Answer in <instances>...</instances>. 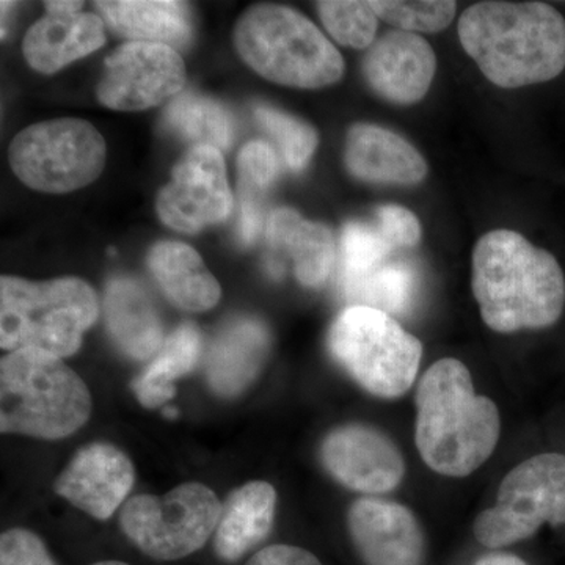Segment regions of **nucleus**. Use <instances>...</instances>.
Returning <instances> with one entry per match:
<instances>
[{
	"label": "nucleus",
	"mask_w": 565,
	"mask_h": 565,
	"mask_svg": "<svg viewBox=\"0 0 565 565\" xmlns=\"http://www.w3.org/2000/svg\"><path fill=\"white\" fill-rule=\"evenodd\" d=\"M471 289L493 332L548 329L564 313L563 267L512 230H493L476 243Z\"/></svg>",
	"instance_id": "f257e3e1"
},
{
	"label": "nucleus",
	"mask_w": 565,
	"mask_h": 565,
	"mask_svg": "<svg viewBox=\"0 0 565 565\" xmlns=\"http://www.w3.org/2000/svg\"><path fill=\"white\" fill-rule=\"evenodd\" d=\"M459 40L497 87L542 84L565 70V20L545 2L475 3L460 17Z\"/></svg>",
	"instance_id": "f03ea898"
},
{
	"label": "nucleus",
	"mask_w": 565,
	"mask_h": 565,
	"mask_svg": "<svg viewBox=\"0 0 565 565\" xmlns=\"http://www.w3.org/2000/svg\"><path fill=\"white\" fill-rule=\"evenodd\" d=\"M415 404L416 448L435 473L465 478L493 455L500 412L492 399L475 392L470 371L460 360L435 362L419 381Z\"/></svg>",
	"instance_id": "7ed1b4c3"
},
{
	"label": "nucleus",
	"mask_w": 565,
	"mask_h": 565,
	"mask_svg": "<svg viewBox=\"0 0 565 565\" xmlns=\"http://www.w3.org/2000/svg\"><path fill=\"white\" fill-rule=\"evenodd\" d=\"M92 414V394L58 356L20 349L0 362V429L44 440L70 437Z\"/></svg>",
	"instance_id": "20e7f679"
},
{
	"label": "nucleus",
	"mask_w": 565,
	"mask_h": 565,
	"mask_svg": "<svg viewBox=\"0 0 565 565\" xmlns=\"http://www.w3.org/2000/svg\"><path fill=\"white\" fill-rule=\"evenodd\" d=\"M234 44L264 79L286 87L316 90L337 84L344 74L340 51L291 7H252L237 21Z\"/></svg>",
	"instance_id": "39448f33"
},
{
	"label": "nucleus",
	"mask_w": 565,
	"mask_h": 565,
	"mask_svg": "<svg viewBox=\"0 0 565 565\" xmlns=\"http://www.w3.org/2000/svg\"><path fill=\"white\" fill-rule=\"evenodd\" d=\"M98 313L96 292L79 278L36 282L3 275L0 280V344L7 351L73 355Z\"/></svg>",
	"instance_id": "423d86ee"
},
{
	"label": "nucleus",
	"mask_w": 565,
	"mask_h": 565,
	"mask_svg": "<svg viewBox=\"0 0 565 565\" xmlns=\"http://www.w3.org/2000/svg\"><path fill=\"white\" fill-rule=\"evenodd\" d=\"M329 351L367 393L394 399L415 384L423 344L385 311L352 305L330 327Z\"/></svg>",
	"instance_id": "0eeeda50"
},
{
	"label": "nucleus",
	"mask_w": 565,
	"mask_h": 565,
	"mask_svg": "<svg viewBox=\"0 0 565 565\" xmlns=\"http://www.w3.org/2000/svg\"><path fill=\"white\" fill-rule=\"evenodd\" d=\"M14 174L35 191L66 193L98 180L106 166V141L88 121L61 118L36 122L11 141Z\"/></svg>",
	"instance_id": "6e6552de"
},
{
	"label": "nucleus",
	"mask_w": 565,
	"mask_h": 565,
	"mask_svg": "<svg viewBox=\"0 0 565 565\" xmlns=\"http://www.w3.org/2000/svg\"><path fill=\"white\" fill-rule=\"evenodd\" d=\"M544 525H565V456L530 457L505 475L497 504L476 516L473 533L487 548L533 537Z\"/></svg>",
	"instance_id": "1a4fd4ad"
},
{
	"label": "nucleus",
	"mask_w": 565,
	"mask_h": 565,
	"mask_svg": "<svg viewBox=\"0 0 565 565\" xmlns=\"http://www.w3.org/2000/svg\"><path fill=\"white\" fill-rule=\"evenodd\" d=\"M222 504L210 487L188 482L163 497L137 494L121 509L122 531L145 555L177 561L199 552L215 533Z\"/></svg>",
	"instance_id": "9d476101"
},
{
	"label": "nucleus",
	"mask_w": 565,
	"mask_h": 565,
	"mask_svg": "<svg viewBox=\"0 0 565 565\" xmlns=\"http://www.w3.org/2000/svg\"><path fill=\"white\" fill-rule=\"evenodd\" d=\"M184 82L185 65L177 50L129 41L107 57L96 95L109 109L145 110L172 98Z\"/></svg>",
	"instance_id": "9b49d317"
},
{
	"label": "nucleus",
	"mask_w": 565,
	"mask_h": 565,
	"mask_svg": "<svg viewBox=\"0 0 565 565\" xmlns=\"http://www.w3.org/2000/svg\"><path fill=\"white\" fill-rule=\"evenodd\" d=\"M232 204L221 150L199 145L174 166L172 181L159 192L158 214L170 228L196 233L226 221Z\"/></svg>",
	"instance_id": "f8f14e48"
},
{
	"label": "nucleus",
	"mask_w": 565,
	"mask_h": 565,
	"mask_svg": "<svg viewBox=\"0 0 565 565\" xmlns=\"http://www.w3.org/2000/svg\"><path fill=\"white\" fill-rule=\"evenodd\" d=\"M321 460L326 470L353 492H392L405 475L399 448L388 435L366 424H345L327 435Z\"/></svg>",
	"instance_id": "ddd939ff"
},
{
	"label": "nucleus",
	"mask_w": 565,
	"mask_h": 565,
	"mask_svg": "<svg viewBox=\"0 0 565 565\" xmlns=\"http://www.w3.org/2000/svg\"><path fill=\"white\" fill-rule=\"evenodd\" d=\"M348 527L364 565H424L426 539L411 509L362 498L351 505Z\"/></svg>",
	"instance_id": "4468645a"
},
{
	"label": "nucleus",
	"mask_w": 565,
	"mask_h": 565,
	"mask_svg": "<svg viewBox=\"0 0 565 565\" xmlns=\"http://www.w3.org/2000/svg\"><path fill=\"white\" fill-rule=\"evenodd\" d=\"M364 81L375 95L397 106L423 102L437 71L430 44L418 33L390 31L366 50Z\"/></svg>",
	"instance_id": "2eb2a0df"
},
{
	"label": "nucleus",
	"mask_w": 565,
	"mask_h": 565,
	"mask_svg": "<svg viewBox=\"0 0 565 565\" xmlns=\"http://www.w3.org/2000/svg\"><path fill=\"white\" fill-rule=\"evenodd\" d=\"M128 456L109 444H90L74 455L55 481V492L98 520L110 519L132 490Z\"/></svg>",
	"instance_id": "dca6fc26"
},
{
	"label": "nucleus",
	"mask_w": 565,
	"mask_h": 565,
	"mask_svg": "<svg viewBox=\"0 0 565 565\" xmlns=\"http://www.w3.org/2000/svg\"><path fill=\"white\" fill-rule=\"evenodd\" d=\"M344 163L353 178L371 184L416 185L429 172L426 159L411 141L371 122H356L349 129Z\"/></svg>",
	"instance_id": "f3484780"
},
{
	"label": "nucleus",
	"mask_w": 565,
	"mask_h": 565,
	"mask_svg": "<svg viewBox=\"0 0 565 565\" xmlns=\"http://www.w3.org/2000/svg\"><path fill=\"white\" fill-rule=\"evenodd\" d=\"M46 11V17L32 25L22 44L25 61L33 70L44 74L57 73L106 43L104 22L96 14Z\"/></svg>",
	"instance_id": "a211bd4d"
},
{
	"label": "nucleus",
	"mask_w": 565,
	"mask_h": 565,
	"mask_svg": "<svg viewBox=\"0 0 565 565\" xmlns=\"http://www.w3.org/2000/svg\"><path fill=\"white\" fill-rule=\"evenodd\" d=\"M270 351V333L256 319H236L215 338L206 356V377L221 396L243 393L262 373Z\"/></svg>",
	"instance_id": "6ab92c4d"
},
{
	"label": "nucleus",
	"mask_w": 565,
	"mask_h": 565,
	"mask_svg": "<svg viewBox=\"0 0 565 565\" xmlns=\"http://www.w3.org/2000/svg\"><path fill=\"white\" fill-rule=\"evenodd\" d=\"M106 322L115 343L126 355L148 360L166 340L150 294L131 278H115L106 289Z\"/></svg>",
	"instance_id": "aec40b11"
},
{
	"label": "nucleus",
	"mask_w": 565,
	"mask_h": 565,
	"mask_svg": "<svg viewBox=\"0 0 565 565\" xmlns=\"http://www.w3.org/2000/svg\"><path fill=\"white\" fill-rule=\"evenodd\" d=\"M277 492L269 482L252 481L233 490L222 505L215 530V552L237 561L267 537L274 525Z\"/></svg>",
	"instance_id": "412c9836"
},
{
	"label": "nucleus",
	"mask_w": 565,
	"mask_h": 565,
	"mask_svg": "<svg viewBox=\"0 0 565 565\" xmlns=\"http://www.w3.org/2000/svg\"><path fill=\"white\" fill-rule=\"evenodd\" d=\"M111 31L122 39L161 43L182 50L192 40L191 17L185 3L170 0H106L96 2Z\"/></svg>",
	"instance_id": "4be33fe9"
},
{
	"label": "nucleus",
	"mask_w": 565,
	"mask_h": 565,
	"mask_svg": "<svg viewBox=\"0 0 565 565\" xmlns=\"http://www.w3.org/2000/svg\"><path fill=\"white\" fill-rule=\"evenodd\" d=\"M148 266L162 291L181 310L202 313L221 300V285L188 244H156L148 255Z\"/></svg>",
	"instance_id": "5701e85b"
},
{
	"label": "nucleus",
	"mask_w": 565,
	"mask_h": 565,
	"mask_svg": "<svg viewBox=\"0 0 565 565\" xmlns=\"http://www.w3.org/2000/svg\"><path fill=\"white\" fill-rule=\"evenodd\" d=\"M267 241L291 256L297 280L307 288H319L332 273L333 236L322 223L305 221L296 211L282 207L270 214Z\"/></svg>",
	"instance_id": "b1692460"
},
{
	"label": "nucleus",
	"mask_w": 565,
	"mask_h": 565,
	"mask_svg": "<svg viewBox=\"0 0 565 565\" xmlns=\"http://www.w3.org/2000/svg\"><path fill=\"white\" fill-rule=\"evenodd\" d=\"M202 338L192 323H184L163 343L161 351L139 377L134 379L131 388L137 399L147 408H158L174 396L173 382L188 375L199 362Z\"/></svg>",
	"instance_id": "393cba45"
},
{
	"label": "nucleus",
	"mask_w": 565,
	"mask_h": 565,
	"mask_svg": "<svg viewBox=\"0 0 565 565\" xmlns=\"http://www.w3.org/2000/svg\"><path fill=\"white\" fill-rule=\"evenodd\" d=\"M163 126L195 147L226 150L233 140L232 120L221 104L195 93L178 96L163 114Z\"/></svg>",
	"instance_id": "a878e982"
},
{
	"label": "nucleus",
	"mask_w": 565,
	"mask_h": 565,
	"mask_svg": "<svg viewBox=\"0 0 565 565\" xmlns=\"http://www.w3.org/2000/svg\"><path fill=\"white\" fill-rule=\"evenodd\" d=\"M341 285L352 302L377 308L388 315L403 313L414 297L415 277L411 267L390 264L362 277L348 278Z\"/></svg>",
	"instance_id": "bb28decb"
},
{
	"label": "nucleus",
	"mask_w": 565,
	"mask_h": 565,
	"mask_svg": "<svg viewBox=\"0 0 565 565\" xmlns=\"http://www.w3.org/2000/svg\"><path fill=\"white\" fill-rule=\"evenodd\" d=\"M316 6L323 28L334 41L353 50H370L373 46L379 18L370 0H322Z\"/></svg>",
	"instance_id": "cd10ccee"
},
{
	"label": "nucleus",
	"mask_w": 565,
	"mask_h": 565,
	"mask_svg": "<svg viewBox=\"0 0 565 565\" xmlns=\"http://www.w3.org/2000/svg\"><path fill=\"white\" fill-rule=\"evenodd\" d=\"M379 20L403 32L437 33L455 20L452 0H370Z\"/></svg>",
	"instance_id": "c85d7f7f"
},
{
	"label": "nucleus",
	"mask_w": 565,
	"mask_h": 565,
	"mask_svg": "<svg viewBox=\"0 0 565 565\" xmlns=\"http://www.w3.org/2000/svg\"><path fill=\"white\" fill-rule=\"evenodd\" d=\"M255 115L263 128L280 145L286 166L294 172L303 170L318 148V132L308 122L274 107L258 106Z\"/></svg>",
	"instance_id": "c756f323"
},
{
	"label": "nucleus",
	"mask_w": 565,
	"mask_h": 565,
	"mask_svg": "<svg viewBox=\"0 0 565 565\" xmlns=\"http://www.w3.org/2000/svg\"><path fill=\"white\" fill-rule=\"evenodd\" d=\"M343 280L362 277L384 266L393 247L386 243L381 232L366 223L351 222L344 226L343 236Z\"/></svg>",
	"instance_id": "7c9ffc66"
},
{
	"label": "nucleus",
	"mask_w": 565,
	"mask_h": 565,
	"mask_svg": "<svg viewBox=\"0 0 565 565\" xmlns=\"http://www.w3.org/2000/svg\"><path fill=\"white\" fill-rule=\"evenodd\" d=\"M237 167L241 196L258 200V193L269 189L277 178L278 159L274 148L266 141H250L241 151Z\"/></svg>",
	"instance_id": "2f4dec72"
},
{
	"label": "nucleus",
	"mask_w": 565,
	"mask_h": 565,
	"mask_svg": "<svg viewBox=\"0 0 565 565\" xmlns=\"http://www.w3.org/2000/svg\"><path fill=\"white\" fill-rule=\"evenodd\" d=\"M377 230L393 248H411L422 241V225L414 212L399 204H384L375 210Z\"/></svg>",
	"instance_id": "473e14b6"
},
{
	"label": "nucleus",
	"mask_w": 565,
	"mask_h": 565,
	"mask_svg": "<svg viewBox=\"0 0 565 565\" xmlns=\"http://www.w3.org/2000/svg\"><path fill=\"white\" fill-rule=\"evenodd\" d=\"M0 565H55V563L39 535L22 527H14L0 537Z\"/></svg>",
	"instance_id": "72a5a7b5"
},
{
	"label": "nucleus",
	"mask_w": 565,
	"mask_h": 565,
	"mask_svg": "<svg viewBox=\"0 0 565 565\" xmlns=\"http://www.w3.org/2000/svg\"><path fill=\"white\" fill-rule=\"evenodd\" d=\"M245 565H323L321 561L308 552L294 545H270L259 550Z\"/></svg>",
	"instance_id": "f704fd0d"
},
{
	"label": "nucleus",
	"mask_w": 565,
	"mask_h": 565,
	"mask_svg": "<svg viewBox=\"0 0 565 565\" xmlns=\"http://www.w3.org/2000/svg\"><path fill=\"white\" fill-rule=\"evenodd\" d=\"M262 230V207L259 200L241 196V237L245 244H252Z\"/></svg>",
	"instance_id": "c9c22d12"
},
{
	"label": "nucleus",
	"mask_w": 565,
	"mask_h": 565,
	"mask_svg": "<svg viewBox=\"0 0 565 565\" xmlns=\"http://www.w3.org/2000/svg\"><path fill=\"white\" fill-rule=\"evenodd\" d=\"M475 565H527L522 557L511 555V553H490L482 556Z\"/></svg>",
	"instance_id": "e433bc0d"
},
{
	"label": "nucleus",
	"mask_w": 565,
	"mask_h": 565,
	"mask_svg": "<svg viewBox=\"0 0 565 565\" xmlns=\"http://www.w3.org/2000/svg\"><path fill=\"white\" fill-rule=\"evenodd\" d=\"M46 10H58V11H81L82 2H63V0H57V2H46L44 3Z\"/></svg>",
	"instance_id": "4c0bfd02"
},
{
	"label": "nucleus",
	"mask_w": 565,
	"mask_h": 565,
	"mask_svg": "<svg viewBox=\"0 0 565 565\" xmlns=\"http://www.w3.org/2000/svg\"><path fill=\"white\" fill-rule=\"evenodd\" d=\"M163 415H166L167 418H177L178 411L174 407H167L166 411H163Z\"/></svg>",
	"instance_id": "58836bf2"
},
{
	"label": "nucleus",
	"mask_w": 565,
	"mask_h": 565,
	"mask_svg": "<svg viewBox=\"0 0 565 565\" xmlns=\"http://www.w3.org/2000/svg\"><path fill=\"white\" fill-rule=\"evenodd\" d=\"M93 565H129V564L121 563V561H103V563H96Z\"/></svg>",
	"instance_id": "ea45409f"
}]
</instances>
